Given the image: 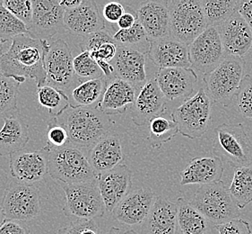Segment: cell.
<instances>
[{
  "instance_id": "cell-1",
  "label": "cell",
  "mask_w": 252,
  "mask_h": 234,
  "mask_svg": "<svg viewBox=\"0 0 252 234\" xmlns=\"http://www.w3.org/2000/svg\"><path fill=\"white\" fill-rule=\"evenodd\" d=\"M50 44L48 40L37 39L28 34L15 36L7 51L0 53V73L20 84L32 78L37 87L45 86V56Z\"/></svg>"
},
{
  "instance_id": "cell-2",
  "label": "cell",
  "mask_w": 252,
  "mask_h": 234,
  "mask_svg": "<svg viewBox=\"0 0 252 234\" xmlns=\"http://www.w3.org/2000/svg\"><path fill=\"white\" fill-rule=\"evenodd\" d=\"M56 119L68 133V143L76 147H91L93 144L111 132L110 116L97 107H66L56 116Z\"/></svg>"
},
{
  "instance_id": "cell-3",
  "label": "cell",
  "mask_w": 252,
  "mask_h": 234,
  "mask_svg": "<svg viewBox=\"0 0 252 234\" xmlns=\"http://www.w3.org/2000/svg\"><path fill=\"white\" fill-rule=\"evenodd\" d=\"M47 155L49 174L61 184L81 183L98 178L99 174L92 167L83 148L66 144L52 148Z\"/></svg>"
},
{
  "instance_id": "cell-4",
  "label": "cell",
  "mask_w": 252,
  "mask_h": 234,
  "mask_svg": "<svg viewBox=\"0 0 252 234\" xmlns=\"http://www.w3.org/2000/svg\"><path fill=\"white\" fill-rule=\"evenodd\" d=\"M243 72L244 61L242 57L227 55L214 71L205 74V90L212 102L229 107L236 97Z\"/></svg>"
},
{
  "instance_id": "cell-5",
  "label": "cell",
  "mask_w": 252,
  "mask_h": 234,
  "mask_svg": "<svg viewBox=\"0 0 252 234\" xmlns=\"http://www.w3.org/2000/svg\"><path fill=\"white\" fill-rule=\"evenodd\" d=\"M191 204L198 209L212 224H223L240 218L241 214L237 204L232 199L229 189L222 181L200 185Z\"/></svg>"
},
{
  "instance_id": "cell-6",
  "label": "cell",
  "mask_w": 252,
  "mask_h": 234,
  "mask_svg": "<svg viewBox=\"0 0 252 234\" xmlns=\"http://www.w3.org/2000/svg\"><path fill=\"white\" fill-rule=\"evenodd\" d=\"M212 100L205 88L186 99L172 111V118L177 122L179 132L189 139L200 138L207 132L211 121Z\"/></svg>"
},
{
  "instance_id": "cell-7",
  "label": "cell",
  "mask_w": 252,
  "mask_h": 234,
  "mask_svg": "<svg viewBox=\"0 0 252 234\" xmlns=\"http://www.w3.org/2000/svg\"><path fill=\"white\" fill-rule=\"evenodd\" d=\"M66 203L63 212L67 217L94 219L105 213V204L98 186V178L87 182L61 184Z\"/></svg>"
},
{
  "instance_id": "cell-8",
  "label": "cell",
  "mask_w": 252,
  "mask_h": 234,
  "mask_svg": "<svg viewBox=\"0 0 252 234\" xmlns=\"http://www.w3.org/2000/svg\"><path fill=\"white\" fill-rule=\"evenodd\" d=\"M169 10L170 36L187 45L208 26L201 0H170Z\"/></svg>"
},
{
  "instance_id": "cell-9",
  "label": "cell",
  "mask_w": 252,
  "mask_h": 234,
  "mask_svg": "<svg viewBox=\"0 0 252 234\" xmlns=\"http://www.w3.org/2000/svg\"><path fill=\"white\" fill-rule=\"evenodd\" d=\"M212 153L233 166L252 159V145L242 123H222L214 132Z\"/></svg>"
},
{
  "instance_id": "cell-10",
  "label": "cell",
  "mask_w": 252,
  "mask_h": 234,
  "mask_svg": "<svg viewBox=\"0 0 252 234\" xmlns=\"http://www.w3.org/2000/svg\"><path fill=\"white\" fill-rule=\"evenodd\" d=\"M73 61L70 48L66 41L60 39L51 42L45 56L46 85L56 87L68 95L81 83L74 71Z\"/></svg>"
},
{
  "instance_id": "cell-11",
  "label": "cell",
  "mask_w": 252,
  "mask_h": 234,
  "mask_svg": "<svg viewBox=\"0 0 252 234\" xmlns=\"http://www.w3.org/2000/svg\"><path fill=\"white\" fill-rule=\"evenodd\" d=\"M2 207L7 219H34L40 213V191L32 184L13 182L5 189Z\"/></svg>"
},
{
  "instance_id": "cell-12",
  "label": "cell",
  "mask_w": 252,
  "mask_h": 234,
  "mask_svg": "<svg viewBox=\"0 0 252 234\" xmlns=\"http://www.w3.org/2000/svg\"><path fill=\"white\" fill-rule=\"evenodd\" d=\"M191 67L204 75L214 71L227 56L217 26H208L189 45Z\"/></svg>"
},
{
  "instance_id": "cell-13",
  "label": "cell",
  "mask_w": 252,
  "mask_h": 234,
  "mask_svg": "<svg viewBox=\"0 0 252 234\" xmlns=\"http://www.w3.org/2000/svg\"><path fill=\"white\" fill-rule=\"evenodd\" d=\"M32 17L28 27L32 37L48 40L60 33L64 27L65 9L59 0H32Z\"/></svg>"
},
{
  "instance_id": "cell-14",
  "label": "cell",
  "mask_w": 252,
  "mask_h": 234,
  "mask_svg": "<svg viewBox=\"0 0 252 234\" xmlns=\"http://www.w3.org/2000/svg\"><path fill=\"white\" fill-rule=\"evenodd\" d=\"M166 98L161 91L156 78H152L137 92L130 111L132 121L137 126L146 125L153 118L163 115Z\"/></svg>"
},
{
  "instance_id": "cell-15",
  "label": "cell",
  "mask_w": 252,
  "mask_h": 234,
  "mask_svg": "<svg viewBox=\"0 0 252 234\" xmlns=\"http://www.w3.org/2000/svg\"><path fill=\"white\" fill-rule=\"evenodd\" d=\"M156 199V195L150 189H135L117 204L112 211V216L126 225L142 224L150 213Z\"/></svg>"
},
{
  "instance_id": "cell-16",
  "label": "cell",
  "mask_w": 252,
  "mask_h": 234,
  "mask_svg": "<svg viewBox=\"0 0 252 234\" xmlns=\"http://www.w3.org/2000/svg\"><path fill=\"white\" fill-rule=\"evenodd\" d=\"M98 186L108 212L113 209L131 191L132 172L125 164L99 173Z\"/></svg>"
},
{
  "instance_id": "cell-17",
  "label": "cell",
  "mask_w": 252,
  "mask_h": 234,
  "mask_svg": "<svg viewBox=\"0 0 252 234\" xmlns=\"http://www.w3.org/2000/svg\"><path fill=\"white\" fill-rule=\"evenodd\" d=\"M226 55L243 57L252 48V29L235 12L217 26Z\"/></svg>"
},
{
  "instance_id": "cell-18",
  "label": "cell",
  "mask_w": 252,
  "mask_h": 234,
  "mask_svg": "<svg viewBox=\"0 0 252 234\" xmlns=\"http://www.w3.org/2000/svg\"><path fill=\"white\" fill-rule=\"evenodd\" d=\"M9 156L11 175L19 182L34 183L49 174L48 155L44 150L34 152L22 150Z\"/></svg>"
},
{
  "instance_id": "cell-19",
  "label": "cell",
  "mask_w": 252,
  "mask_h": 234,
  "mask_svg": "<svg viewBox=\"0 0 252 234\" xmlns=\"http://www.w3.org/2000/svg\"><path fill=\"white\" fill-rule=\"evenodd\" d=\"M136 15L148 41L170 36L169 0H146L138 6Z\"/></svg>"
},
{
  "instance_id": "cell-20",
  "label": "cell",
  "mask_w": 252,
  "mask_h": 234,
  "mask_svg": "<svg viewBox=\"0 0 252 234\" xmlns=\"http://www.w3.org/2000/svg\"><path fill=\"white\" fill-rule=\"evenodd\" d=\"M156 78L167 100L173 101L190 97L197 75L191 68H167L159 69Z\"/></svg>"
},
{
  "instance_id": "cell-21",
  "label": "cell",
  "mask_w": 252,
  "mask_h": 234,
  "mask_svg": "<svg viewBox=\"0 0 252 234\" xmlns=\"http://www.w3.org/2000/svg\"><path fill=\"white\" fill-rule=\"evenodd\" d=\"M64 25L72 34L85 36L105 29V19L95 0H83L75 8L65 11Z\"/></svg>"
},
{
  "instance_id": "cell-22",
  "label": "cell",
  "mask_w": 252,
  "mask_h": 234,
  "mask_svg": "<svg viewBox=\"0 0 252 234\" xmlns=\"http://www.w3.org/2000/svg\"><path fill=\"white\" fill-rule=\"evenodd\" d=\"M148 55L159 69L190 68L189 45L172 36L150 41Z\"/></svg>"
},
{
  "instance_id": "cell-23",
  "label": "cell",
  "mask_w": 252,
  "mask_h": 234,
  "mask_svg": "<svg viewBox=\"0 0 252 234\" xmlns=\"http://www.w3.org/2000/svg\"><path fill=\"white\" fill-rule=\"evenodd\" d=\"M115 76L130 83L136 88L146 82V53L131 47L118 45L115 58L111 61Z\"/></svg>"
},
{
  "instance_id": "cell-24",
  "label": "cell",
  "mask_w": 252,
  "mask_h": 234,
  "mask_svg": "<svg viewBox=\"0 0 252 234\" xmlns=\"http://www.w3.org/2000/svg\"><path fill=\"white\" fill-rule=\"evenodd\" d=\"M136 95V88L133 85L113 77L108 79L106 89L97 108L108 116L123 115L131 108Z\"/></svg>"
},
{
  "instance_id": "cell-25",
  "label": "cell",
  "mask_w": 252,
  "mask_h": 234,
  "mask_svg": "<svg viewBox=\"0 0 252 234\" xmlns=\"http://www.w3.org/2000/svg\"><path fill=\"white\" fill-rule=\"evenodd\" d=\"M87 149L88 159L98 174L115 168L123 161L121 139L114 132H108Z\"/></svg>"
},
{
  "instance_id": "cell-26",
  "label": "cell",
  "mask_w": 252,
  "mask_h": 234,
  "mask_svg": "<svg viewBox=\"0 0 252 234\" xmlns=\"http://www.w3.org/2000/svg\"><path fill=\"white\" fill-rule=\"evenodd\" d=\"M224 171L222 160L217 156L195 157L181 173V185H206L220 181Z\"/></svg>"
},
{
  "instance_id": "cell-27",
  "label": "cell",
  "mask_w": 252,
  "mask_h": 234,
  "mask_svg": "<svg viewBox=\"0 0 252 234\" xmlns=\"http://www.w3.org/2000/svg\"><path fill=\"white\" fill-rule=\"evenodd\" d=\"M177 204L158 196L141 226V234H176Z\"/></svg>"
},
{
  "instance_id": "cell-28",
  "label": "cell",
  "mask_w": 252,
  "mask_h": 234,
  "mask_svg": "<svg viewBox=\"0 0 252 234\" xmlns=\"http://www.w3.org/2000/svg\"><path fill=\"white\" fill-rule=\"evenodd\" d=\"M4 117V125L0 129V156L11 155L24 150L30 141L28 125L16 109Z\"/></svg>"
},
{
  "instance_id": "cell-29",
  "label": "cell",
  "mask_w": 252,
  "mask_h": 234,
  "mask_svg": "<svg viewBox=\"0 0 252 234\" xmlns=\"http://www.w3.org/2000/svg\"><path fill=\"white\" fill-rule=\"evenodd\" d=\"M107 85L108 78L104 76L81 82L67 95L69 105L74 107H97Z\"/></svg>"
},
{
  "instance_id": "cell-30",
  "label": "cell",
  "mask_w": 252,
  "mask_h": 234,
  "mask_svg": "<svg viewBox=\"0 0 252 234\" xmlns=\"http://www.w3.org/2000/svg\"><path fill=\"white\" fill-rule=\"evenodd\" d=\"M177 222L182 234H205L208 220L196 208L191 202L180 197L177 200Z\"/></svg>"
},
{
  "instance_id": "cell-31",
  "label": "cell",
  "mask_w": 252,
  "mask_h": 234,
  "mask_svg": "<svg viewBox=\"0 0 252 234\" xmlns=\"http://www.w3.org/2000/svg\"><path fill=\"white\" fill-rule=\"evenodd\" d=\"M232 197L240 209L252 202V159L234 168L232 183L229 188Z\"/></svg>"
},
{
  "instance_id": "cell-32",
  "label": "cell",
  "mask_w": 252,
  "mask_h": 234,
  "mask_svg": "<svg viewBox=\"0 0 252 234\" xmlns=\"http://www.w3.org/2000/svg\"><path fill=\"white\" fill-rule=\"evenodd\" d=\"M149 134L148 143L153 149H160L164 144L175 137L179 133V127L172 116L169 117L158 116L148 122Z\"/></svg>"
},
{
  "instance_id": "cell-33",
  "label": "cell",
  "mask_w": 252,
  "mask_h": 234,
  "mask_svg": "<svg viewBox=\"0 0 252 234\" xmlns=\"http://www.w3.org/2000/svg\"><path fill=\"white\" fill-rule=\"evenodd\" d=\"M239 0H201L207 26H217L236 12Z\"/></svg>"
},
{
  "instance_id": "cell-34",
  "label": "cell",
  "mask_w": 252,
  "mask_h": 234,
  "mask_svg": "<svg viewBox=\"0 0 252 234\" xmlns=\"http://www.w3.org/2000/svg\"><path fill=\"white\" fill-rule=\"evenodd\" d=\"M37 100L40 107L48 110L54 117L70 106L69 98L66 93L50 85L38 87Z\"/></svg>"
},
{
  "instance_id": "cell-35",
  "label": "cell",
  "mask_w": 252,
  "mask_h": 234,
  "mask_svg": "<svg viewBox=\"0 0 252 234\" xmlns=\"http://www.w3.org/2000/svg\"><path fill=\"white\" fill-rule=\"evenodd\" d=\"M29 33L28 26L17 16L13 15L3 5H0V37L3 43L15 36Z\"/></svg>"
},
{
  "instance_id": "cell-36",
  "label": "cell",
  "mask_w": 252,
  "mask_h": 234,
  "mask_svg": "<svg viewBox=\"0 0 252 234\" xmlns=\"http://www.w3.org/2000/svg\"><path fill=\"white\" fill-rule=\"evenodd\" d=\"M20 83L0 73V117L17 109Z\"/></svg>"
},
{
  "instance_id": "cell-37",
  "label": "cell",
  "mask_w": 252,
  "mask_h": 234,
  "mask_svg": "<svg viewBox=\"0 0 252 234\" xmlns=\"http://www.w3.org/2000/svg\"><path fill=\"white\" fill-rule=\"evenodd\" d=\"M74 71L81 82L103 77V72L89 51H83L74 58Z\"/></svg>"
},
{
  "instance_id": "cell-38",
  "label": "cell",
  "mask_w": 252,
  "mask_h": 234,
  "mask_svg": "<svg viewBox=\"0 0 252 234\" xmlns=\"http://www.w3.org/2000/svg\"><path fill=\"white\" fill-rule=\"evenodd\" d=\"M112 36L118 45L131 47L134 49H136V47L140 45H146V43H150L146 36V31L138 20L130 28L120 29Z\"/></svg>"
},
{
  "instance_id": "cell-39",
  "label": "cell",
  "mask_w": 252,
  "mask_h": 234,
  "mask_svg": "<svg viewBox=\"0 0 252 234\" xmlns=\"http://www.w3.org/2000/svg\"><path fill=\"white\" fill-rule=\"evenodd\" d=\"M235 97L238 112L252 121V78L250 75L243 77Z\"/></svg>"
},
{
  "instance_id": "cell-40",
  "label": "cell",
  "mask_w": 252,
  "mask_h": 234,
  "mask_svg": "<svg viewBox=\"0 0 252 234\" xmlns=\"http://www.w3.org/2000/svg\"><path fill=\"white\" fill-rule=\"evenodd\" d=\"M68 143V133L64 126L57 121L55 117L48 122L47 145L43 148L46 152L52 148L63 147Z\"/></svg>"
},
{
  "instance_id": "cell-41",
  "label": "cell",
  "mask_w": 252,
  "mask_h": 234,
  "mask_svg": "<svg viewBox=\"0 0 252 234\" xmlns=\"http://www.w3.org/2000/svg\"><path fill=\"white\" fill-rule=\"evenodd\" d=\"M2 5L13 15L23 21L26 26H30L32 17V0H3Z\"/></svg>"
},
{
  "instance_id": "cell-42",
  "label": "cell",
  "mask_w": 252,
  "mask_h": 234,
  "mask_svg": "<svg viewBox=\"0 0 252 234\" xmlns=\"http://www.w3.org/2000/svg\"><path fill=\"white\" fill-rule=\"evenodd\" d=\"M57 234H100V232L94 220L77 219L61 228Z\"/></svg>"
},
{
  "instance_id": "cell-43",
  "label": "cell",
  "mask_w": 252,
  "mask_h": 234,
  "mask_svg": "<svg viewBox=\"0 0 252 234\" xmlns=\"http://www.w3.org/2000/svg\"><path fill=\"white\" fill-rule=\"evenodd\" d=\"M111 41H115L113 39V36H111V34L108 31L105 29L96 31L87 36H84L83 40L81 41L80 48L82 51H87L91 52L97 50L103 43L111 42Z\"/></svg>"
},
{
  "instance_id": "cell-44",
  "label": "cell",
  "mask_w": 252,
  "mask_h": 234,
  "mask_svg": "<svg viewBox=\"0 0 252 234\" xmlns=\"http://www.w3.org/2000/svg\"><path fill=\"white\" fill-rule=\"evenodd\" d=\"M219 234H252L251 224L242 218L231 220L223 224L215 225Z\"/></svg>"
},
{
  "instance_id": "cell-45",
  "label": "cell",
  "mask_w": 252,
  "mask_h": 234,
  "mask_svg": "<svg viewBox=\"0 0 252 234\" xmlns=\"http://www.w3.org/2000/svg\"><path fill=\"white\" fill-rule=\"evenodd\" d=\"M118 51V44L115 41L105 42L95 51L90 52L91 56L96 61H105L111 62L115 58Z\"/></svg>"
},
{
  "instance_id": "cell-46",
  "label": "cell",
  "mask_w": 252,
  "mask_h": 234,
  "mask_svg": "<svg viewBox=\"0 0 252 234\" xmlns=\"http://www.w3.org/2000/svg\"><path fill=\"white\" fill-rule=\"evenodd\" d=\"M125 12L126 8L124 5L116 0H112L103 6L102 16L110 23H117Z\"/></svg>"
},
{
  "instance_id": "cell-47",
  "label": "cell",
  "mask_w": 252,
  "mask_h": 234,
  "mask_svg": "<svg viewBox=\"0 0 252 234\" xmlns=\"http://www.w3.org/2000/svg\"><path fill=\"white\" fill-rule=\"evenodd\" d=\"M0 234H30V231L18 221L6 218L0 225Z\"/></svg>"
},
{
  "instance_id": "cell-48",
  "label": "cell",
  "mask_w": 252,
  "mask_h": 234,
  "mask_svg": "<svg viewBox=\"0 0 252 234\" xmlns=\"http://www.w3.org/2000/svg\"><path fill=\"white\" fill-rule=\"evenodd\" d=\"M236 12L252 29V0H239Z\"/></svg>"
},
{
  "instance_id": "cell-49",
  "label": "cell",
  "mask_w": 252,
  "mask_h": 234,
  "mask_svg": "<svg viewBox=\"0 0 252 234\" xmlns=\"http://www.w3.org/2000/svg\"><path fill=\"white\" fill-rule=\"evenodd\" d=\"M126 9L127 10L122 15L120 20L117 22V25L120 29L130 28L136 24V22L137 21V15L134 11L132 10L131 7L127 6Z\"/></svg>"
},
{
  "instance_id": "cell-50",
  "label": "cell",
  "mask_w": 252,
  "mask_h": 234,
  "mask_svg": "<svg viewBox=\"0 0 252 234\" xmlns=\"http://www.w3.org/2000/svg\"><path fill=\"white\" fill-rule=\"evenodd\" d=\"M83 0H59L61 6L66 10V9H72L75 8L77 5H80Z\"/></svg>"
},
{
  "instance_id": "cell-51",
  "label": "cell",
  "mask_w": 252,
  "mask_h": 234,
  "mask_svg": "<svg viewBox=\"0 0 252 234\" xmlns=\"http://www.w3.org/2000/svg\"><path fill=\"white\" fill-rule=\"evenodd\" d=\"M141 234L139 233H136L133 230H128V231H124V230L117 228V227H111V229L109 230L108 234Z\"/></svg>"
},
{
  "instance_id": "cell-52",
  "label": "cell",
  "mask_w": 252,
  "mask_h": 234,
  "mask_svg": "<svg viewBox=\"0 0 252 234\" xmlns=\"http://www.w3.org/2000/svg\"><path fill=\"white\" fill-rule=\"evenodd\" d=\"M6 219V217H5V212H4V210H3V207H2V204H0V225L2 224V223Z\"/></svg>"
},
{
  "instance_id": "cell-53",
  "label": "cell",
  "mask_w": 252,
  "mask_h": 234,
  "mask_svg": "<svg viewBox=\"0 0 252 234\" xmlns=\"http://www.w3.org/2000/svg\"><path fill=\"white\" fill-rule=\"evenodd\" d=\"M2 43H3V41H2V39L0 37V53H1V45H2Z\"/></svg>"
},
{
  "instance_id": "cell-54",
  "label": "cell",
  "mask_w": 252,
  "mask_h": 234,
  "mask_svg": "<svg viewBox=\"0 0 252 234\" xmlns=\"http://www.w3.org/2000/svg\"><path fill=\"white\" fill-rule=\"evenodd\" d=\"M3 4V0H0V5H2Z\"/></svg>"
}]
</instances>
